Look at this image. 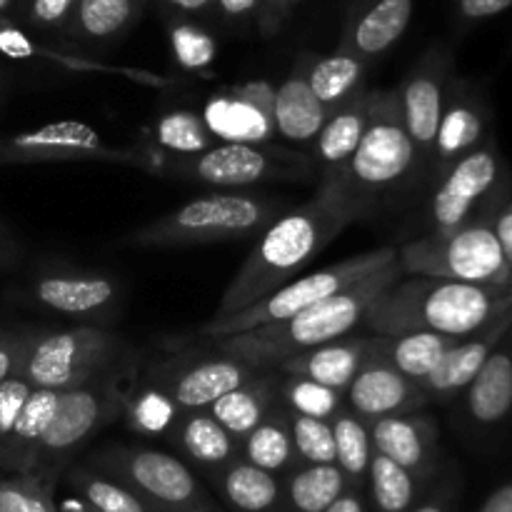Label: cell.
Masks as SVG:
<instances>
[{"label": "cell", "mask_w": 512, "mask_h": 512, "mask_svg": "<svg viewBox=\"0 0 512 512\" xmlns=\"http://www.w3.org/2000/svg\"><path fill=\"white\" fill-rule=\"evenodd\" d=\"M358 218V210L338 190L320 183L308 203L285 210L258 235L213 318H230L288 285L303 265L323 253Z\"/></svg>", "instance_id": "cell-1"}, {"label": "cell", "mask_w": 512, "mask_h": 512, "mask_svg": "<svg viewBox=\"0 0 512 512\" xmlns=\"http://www.w3.org/2000/svg\"><path fill=\"white\" fill-rule=\"evenodd\" d=\"M512 308L510 288L455 283L440 278L398 280L385 290L363 323L375 335H395L408 330L463 340L488 328Z\"/></svg>", "instance_id": "cell-2"}, {"label": "cell", "mask_w": 512, "mask_h": 512, "mask_svg": "<svg viewBox=\"0 0 512 512\" xmlns=\"http://www.w3.org/2000/svg\"><path fill=\"white\" fill-rule=\"evenodd\" d=\"M400 278H405L398 260L388 268L368 275L360 283L350 285L343 293L303 310L295 318L283 323L265 325V328L248 330V333L230 335V338L213 340V348L220 353L238 358L253 368H278L280 363L293 355L305 353L318 345L333 343V340L348 338L358 325H363L365 313L370 305L393 288Z\"/></svg>", "instance_id": "cell-3"}, {"label": "cell", "mask_w": 512, "mask_h": 512, "mask_svg": "<svg viewBox=\"0 0 512 512\" xmlns=\"http://www.w3.org/2000/svg\"><path fill=\"white\" fill-rule=\"evenodd\" d=\"M420 168L423 163L400 113L398 90H375L358 150L340 173L320 183L338 190L363 218L380 200L408 185Z\"/></svg>", "instance_id": "cell-4"}, {"label": "cell", "mask_w": 512, "mask_h": 512, "mask_svg": "<svg viewBox=\"0 0 512 512\" xmlns=\"http://www.w3.org/2000/svg\"><path fill=\"white\" fill-rule=\"evenodd\" d=\"M285 213L280 198L245 190L198 195L120 240L125 248H193L260 235Z\"/></svg>", "instance_id": "cell-5"}, {"label": "cell", "mask_w": 512, "mask_h": 512, "mask_svg": "<svg viewBox=\"0 0 512 512\" xmlns=\"http://www.w3.org/2000/svg\"><path fill=\"white\" fill-rule=\"evenodd\" d=\"M128 343L100 325L68 330H30L18 378L30 388L70 390L133 363Z\"/></svg>", "instance_id": "cell-6"}, {"label": "cell", "mask_w": 512, "mask_h": 512, "mask_svg": "<svg viewBox=\"0 0 512 512\" xmlns=\"http://www.w3.org/2000/svg\"><path fill=\"white\" fill-rule=\"evenodd\" d=\"M135 363L138 360L103 375V378L63 390L58 413L45 433L38 463L30 475H38L45 483L58 485L65 470L73 465L75 455L93 440V435H98L105 425L115 423L123 415L130 385L138 378Z\"/></svg>", "instance_id": "cell-7"}, {"label": "cell", "mask_w": 512, "mask_h": 512, "mask_svg": "<svg viewBox=\"0 0 512 512\" xmlns=\"http://www.w3.org/2000/svg\"><path fill=\"white\" fill-rule=\"evenodd\" d=\"M500 208L480 215L453 233L423 235L405 243L398 250L403 275L512 290L508 265L495 235V215Z\"/></svg>", "instance_id": "cell-8"}, {"label": "cell", "mask_w": 512, "mask_h": 512, "mask_svg": "<svg viewBox=\"0 0 512 512\" xmlns=\"http://www.w3.org/2000/svg\"><path fill=\"white\" fill-rule=\"evenodd\" d=\"M398 260V250L395 248H378L370 253L353 255L340 263L325 265V268L315 270V273L303 275L298 280H290L273 295L263 298L260 303L250 305V308L240 310V313L230 315V318H210L198 335L208 343L213 340L230 338V335L248 333V330L265 328V325L283 323V320L295 318L303 310L313 308V305L323 303V300L333 298V295L343 293L350 285L360 283L368 275L378 273V270L388 268L390 263Z\"/></svg>", "instance_id": "cell-9"}, {"label": "cell", "mask_w": 512, "mask_h": 512, "mask_svg": "<svg viewBox=\"0 0 512 512\" xmlns=\"http://www.w3.org/2000/svg\"><path fill=\"white\" fill-rule=\"evenodd\" d=\"M85 465L133 490L153 512H225L193 470L163 450L105 445Z\"/></svg>", "instance_id": "cell-10"}, {"label": "cell", "mask_w": 512, "mask_h": 512, "mask_svg": "<svg viewBox=\"0 0 512 512\" xmlns=\"http://www.w3.org/2000/svg\"><path fill=\"white\" fill-rule=\"evenodd\" d=\"M512 180L498 143L490 135L480 148L450 165L438 178L425 208L428 235L453 233L510 198Z\"/></svg>", "instance_id": "cell-11"}, {"label": "cell", "mask_w": 512, "mask_h": 512, "mask_svg": "<svg viewBox=\"0 0 512 512\" xmlns=\"http://www.w3.org/2000/svg\"><path fill=\"white\" fill-rule=\"evenodd\" d=\"M125 163L155 170V155L138 148H110L103 135L80 120H55L43 128L0 138V165Z\"/></svg>", "instance_id": "cell-12"}, {"label": "cell", "mask_w": 512, "mask_h": 512, "mask_svg": "<svg viewBox=\"0 0 512 512\" xmlns=\"http://www.w3.org/2000/svg\"><path fill=\"white\" fill-rule=\"evenodd\" d=\"M308 160L285 150L250 143H215L213 148L190 158H168L158 173L195 180L213 188H245L265 180H300L310 170Z\"/></svg>", "instance_id": "cell-13"}, {"label": "cell", "mask_w": 512, "mask_h": 512, "mask_svg": "<svg viewBox=\"0 0 512 512\" xmlns=\"http://www.w3.org/2000/svg\"><path fill=\"white\" fill-rule=\"evenodd\" d=\"M265 368H253L238 358L210 348V353L170 355V358L155 360L140 380L163 390L183 413L188 410H205L223 398L230 390L240 388Z\"/></svg>", "instance_id": "cell-14"}, {"label": "cell", "mask_w": 512, "mask_h": 512, "mask_svg": "<svg viewBox=\"0 0 512 512\" xmlns=\"http://www.w3.org/2000/svg\"><path fill=\"white\" fill-rule=\"evenodd\" d=\"M30 303L78 325L113 320L123 295L113 275L93 270H53L30 283Z\"/></svg>", "instance_id": "cell-15"}, {"label": "cell", "mask_w": 512, "mask_h": 512, "mask_svg": "<svg viewBox=\"0 0 512 512\" xmlns=\"http://www.w3.org/2000/svg\"><path fill=\"white\" fill-rule=\"evenodd\" d=\"M445 98H448V60L438 53L425 55L398 88L405 130L418 150L423 168H430L433 163V145Z\"/></svg>", "instance_id": "cell-16"}, {"label": "cell", "mask_w": 512, "mask_h": 512, "mask_svg": "<svg viewBox=\"0 0 512 512\" xmlns=\"http://www.w3.org/2000/svg\"><path fill=\"white\" fill-rule=\"evenodd\" d=\"M428 403L430 400L423 385L405 378L403 373L390 368L383 360L373 358V350H370V358L365 360L360 373L345 390V408L353 410L368 425L383 418H393V415L415 413Z\"/></svg>", "instance_id": "cell-17"}, {"label": "cell", "mask_w": 512, "mask_h": 512, "mask_svg": "<svg viewBox=\"0 0 512 512\" xmlns=\"http://www.w3.org/2000/svg\"><path fill=\"white\" fill-rule=\"evenodd\" d=\"M275 88L268 83H248L230 93L213 95L205 105V125L218 143H268L275 135Z\"/></svg>", "instance_id": "cell-18"}, {"label": "cell", "mask_w": 512, "mask_h": 512, "mask_svg": "<svg viewBox=\"0 0 512 512\" xmlns=\"http://www.w3.org/2000/svg\"><path fill=\"white\" fill-rule=\"evenodd\" d=\"M373 450L418 478L430 480L438 463V425L423 410L393 415L370 425Z\"/></svg>", "instance_id": "cell-19"}, {"label": "cell", "mask_w": 512, "mask_h": 512, "mask_svg": "<svg viewBox=\"0 0 512 512\" xmlns=\"http://www.w3.org/2000/svg\"><path fill=\"white\" fill-rule=\"evenodd\" d=\"M488 125L490 113L483 98L470 93L465 85H450L443 115H440L438 135H435L433 163H430L435 178H440L450 165L458 163L470 150L480 148L490 138Z\"/></svg>", "instance_id": "cell-20"}, {"label": "cell", "mask_w": 512, "mask_h": 512, "mask_svg": "<svg viewBox=\"0 0 512 512\" xmlns=\"http://www.w3.org/2000/svg\"><path fill=\"white\" fill-rule=\"evenodd\" d=\"M512 328V308L505 315H500L498 320L483 328L480 333L470 335V338L458 340L453 348L445 353V358L440 360L438 368L423 380V390L428 395V400H453L458 395H463V390L473 383L475 375L480 373V368L485 365V360L490 358L495 348H498L500 340L510 333Z\"/></svg>", "instance_id": "cell-21"}, {"label": "cell", "mask_w": 512, "mask_h": 512, "mask_svg": "<svg viewBox=\"0 0 512 512\" xmlns=\"http://www.w3.org/2000/svg\"><path fill=\"white\" fill-rule=\"evenodd\" d=\"M370 350H373V333L348 335V338L333 340V343L318 345V348L293 355L275 370H280L288 378L313 380V383L325 385V388L345 393L365 365V360L370 358Z\"/></svg>", "instance_id": "cell-22"}, {"label": "cell", "mask_w": 512, "mask_h": 512, "mask_svg": "<svg viewBox=\"0 0 512 512\" xmlns=\"http://www.w3.org/2000/svg\"><path fill=\"white\" fill-rule=\"evenodd\" d=\"M463 408L470 425L490 430L503 425L512 413V340L505 335L490 353L473 383L463 390Z\"/></svg>", "instance_id": "cell-23"}, {"label": "cell", "mask_w": 512, "mask_h": 512, "mask_svg": "<svg viewBox=\"0 0 512 512\" xmlns=\"http://www.w3.org/2000/svg\"><path fill=\"white\" fill-rule=\"evenodd\" d=\"M60 398H63V390L33 388L23 410L15 418L13 428L0 443V470L5 475L33 473L40 445H43L45 433H48L55 413H58Z\"/></svg>", "instance_id": "cell-24"}, {"label": "cell", "mask_w": 512, "mask_h": 512, "mask_svg": "<svg viewBox=\"0 0 512 512\" xmlns=\"http://www.w3.org/2000/svg\"><path fill=\"white\" fill-rule=\"evenodd\" d=\"M375 90H360L353 98L345 100L340 108L328 113V120L313 140V168L323 173V178H333L343 170V165L353 158L368 128L370 105ZM320 178V180H323Z\"/></svg>", "instance_id": "cell-25"}, {"label": "cell", "mask_w": 512, "mask_h": 512, "mask_svg": "<svg viewBox=\"0 0 512 512\" xmlns=\"http://www.w3.org/2000/svg\"><path fill=\"white\" fill-rule=\"evenodd\" d=\"M275 133L288 143H313L328 120V110L315 98L308 83V60H300L293 73L278 85L273 95Z\"/></svg>", "instance_id": "cell-26"}, {"label": "cell", "mask_w": 512, "mask_h": 512, "mask_svg": "<svg viewBox=\"0 0 512 512\" xmlns=\"http://www.w3.org/2000/svg\"><path fill=\"white\" fill-rule=\"evenodd\" d=\"M168 440L208 478L240 460V440H235L208 410L183 413Z\"/></svg>", "instance_id": "cell-27"}, {"label": "cell", "mask_w": 512, "mask_h": 512, "mask_svg": "<svg viewBox=\"0 0 512 512\" xmlns=\"http://www.w3.org/2000/svg\"><path fill=\"white\" fill-rule=\"evenodd\" d=\"M410 18H413V0H375L348 25L340 48L353 53L363 63H370L403 38Z\"/></svg>", "instance_id": "cell-28"}, {"label": "cell", "mask_w": 512, "mask_h": 512, "mask_svg": "<svg viewBox=\"0 0 512 512\" xmlns=\"http://www.w3.org/2000/svg\"><path fill=\"white\" fill-rule=\"evenodd\" d=\"M280 380L283 373L275 368H265L255 375L253 380H248L240 388L230 390L223 398L215 400L208 410L235 440L243 443L245 435L270 413L275 403H278L280 393Z\"/></svg>", "instance_id": "cell-29"}, {"label": "cell", "mask_w": 512, "mask_h": 512, "mask_svg": "<svg viewBox=\"0 0 512 512\" xmlns=\"http://www.w3.org/2000/svg\"><path fill=\"white\" fill-rule=\"evenodd\" d=\"M458 340L445 338V335L423 333V330H408V333L395 335H375L373 333V358L383 360L390 368L403 373L405 378L423 383L430 373L440 365Z\"/></svg>", "instance_id": "cell-30"}, {"label": "cell", "mask_w": 512, "mask_h": 512, "mask_svg": "<svg viewBox=\"0 0 512 512\" xmlns=\"http://www.w3.org/2000/svg\"><path fill=\"white\" fill-rule=\"evenodd\" d=\"M210 483L230 512H280L283 478L253 468L245 460H235L220 473L210 475Z\"/></svg>", "instance_id": "cell-31"}, {"label": "cell", "mask_w": 512, "mask_h": 512, "mask_svg": "<svg viewBox=\"0 0 512 512\" xmlns=\"http://www.w3.org/2000/svg\"><path fill=\"white\" fill-rule=\"evenodd\" d=\"M240 460L270 475H278V478H283L288 470L295 468V448L288 423V410L280 405V400L245 435L243 443H240Z\"/></svg>", "instance_id": "cell-32"}, {"label": "cell", "mask_w": 512, "mask_h": 512, "mask_svg": "<svg viewBox=\"0 0 512 512\" xmlns=\"http://www.w3.org/2000/svg\"><path fill=\"white\" fill-rule=\"evenodd\" d=\"M345 490L338 465H298L283 475L280 512H325Z\"/></svg>", "instance_id": "cell-33"}, {"label": "cell", "mask_w": 512, "mask_h": 512, "mask_svg": "<svg viewBox=\"0 0 512 512\" xmlns=\"http://www.w3.org/2000/svg\"><path fill=\"white\" fill-rule=\"evenodd\" d=\"M365 68H368V63L340 48L333 55L308 60V83L315 98L323 103V108L333 113L345 100L363 90Z\"/></svg>", "instance_id": "cell-34"}, {"label": "cell", "mask_w": 512, "mask_h": 512, "mask_svg": "<svg viewBox=\"0 0 512 512\" xmlns=\"http://www.w3.org/2000/svg\"><path fill=\"white\" fill-rule=\"evenodd\" d=\"M430 480L418 478L410 470L400 468L393 460L373 453L365 490L375 512H410L425 498Z\"/></svg>", "instance_id": "cell-35"}, {"label": "cell", "mask_w": 512, "mask_h": 512, "mask_svg": "<svg viewBox=\"0 0 512 512\" xmlns=\"http://www.w3.org/2000/svg\"><path fill=\"white\" fill-rule=\"evenodd\" d=\"M335 440V465L343 473L348 490L365 493L368 483L370 460H373V440H370V425L360 420L353 410L343 408L333 420Z\"/></svg>", "instance_id": "cell-36"}, {"label": "cell", "mask_w": 512, "mask_h": 512, "mask_svg": "<svg viewBox=\"0 0 512 512\" xmlns=\"http://www.w3.org/2000/svg\"><path fill=\"white\" fill-rule=\"evenodd\" d=\"M120 418L128 423V428L135 435H143V438H170L178 420L183 418V410L163 390L135 378V383L128 390Z\"/></svg>", "instance_id": "cell-37"}, {"label": "cell", "mask_w": 512, "mask_h": 512, "mask_svg": "<svg viewBox=\"0 0 512 512\" xmlns=\"http://www.w3.org/2000/svg\"><path fill=\"white\" fill-rule=\"evenodd\" d=\"M65 480L95 512H153L133 490L88 465H70Z\"/></svg>", "instance_id": "cell-38"}, {"label": "cell", "mask_w": 512, "mask_h": 512, "mask_svg": "<svg viewBox=\"0 0 512 512\" xmlns=\"http://www.w3.org/2000/svg\"><path fill=\"white\" fill-rule=\"evenodd\" d=\"M153 143L168 153V158H190L210 150L218 140L210 135L203 115L195 110H170L155 123Z\"/></svg>", "instance_id": "cell-39"}, {"label": "cell", "mask_w": 512, "mask_h": 512, "mask_svg": "<svg viewBox=\"0 0 512 512\" xmlns=\"http://www.w3.org/2000/svg\"><path fill=\"white\" fill-rule=\"evenodd\" d=\"M278 400L290 413L328 420V423L345 408V393H340V390L325 388L313 380L288 378V375H283V380H280Z\"/></svg>", "instance_id": "cell-40"}, {"label": "cell", "mask_w": 512, "mask_h": 512, "mask_svg": "<svg viewBox=\"0 0 512 512\" xmlns=\"http://www.w3.org/2000/svg\"><path fill=\"white\" fill-rule=\"evenodd\" d=\"M135 15L133 0H78L75 20L85 38L108 40L123 33Z\"/></svg>", "instance_id": "cell-41"}, {"label": "cell", "mask_w": 512, "mask_h": 512, "mask_svg": "<svg viewBox=\"0 0 512 512\" xmlns=\"http://www.w3.org/2000/svg\"><path fill=\"white\" fill-rule=\"evenodd\" d=\"M290 433H293L295 468L298 465H335L333 425L328 420L305 418L288 410Z\"/></svg>", "instance_id": "cell-42"}, {"label": "cell", "mask_w": 512, "mask_h": 512, "mask_svg": "<svg viewBox=\"0 0 512 512\" xmlns=\"http://www.w3.org/2000/svg\"><path fill=\"white\" fill-rule=\"evenodd\" d=\"M0 512H58L55 485L38 475H5L0 478Z\"/></svg>", "instance_id": "cell-43"}, {"label": "cell", "mask_w": 512, "mask_h": 512, "mask_svg": "<svg viewBox=\"0 0 512 512\" xmlns=\"http://www.w3.org/2000/svg\"><path fill=\"white\" fill-rule=\"evenodd\" d=\"M170 43H173L175 60L185 70H203L210 65L218 53V45L205 30L195 25H178L170 30Z\"/></svg>", "instance_id": "cell-44"}, {"label": "cell", "mask_w": 512, "mask_h": 512, "mask_svg": "<svg viewBox=\"0 0 512 512\" xmlns=\"http://www.w3.org/2000/svg\"><path fill=\"white\" fill-rule=\"evenodd\" d=\"M30 393H33V388H30L23 378H18V375H15V378H8L5 383H0V443H3L5 435L10 433V428H13L15 418H18V413L23 410Z\"/></svg>", "instance_id": "cell-45"}, {"label": "cell", "mask_w": 512, "mask_h": 512, "mask_svg": "<svg viewBox=\"0 0 512 512\" xmlns=\"http://www.w3.org/2000/svg\"><path fill=\"white\" fill-rule=\"evenodd\" d=\"M30 330H5L0 333V383L15 378L20 368V358L28 345Z\"/></svg>", "instance_id": "cell-46"}, {"label": "cell", "mask_w": 512, "mask_h": 512, "mask_svg": "<svg viewBox=\"0 0 512 512\" xmlns=\"http://www.w3.org/2000/svg\"><path fill=\"white\" fill-rule=\"evenodd\" d=\"M75 3L78 0H33V5H30V20L35 25H43V28L60 25L68 18Z\"/></svg>", "instance_id": "cell-47"}, {"label": "cell", "mask_w": 512, "mask_h": 512, "mask_svg": "<svg viewBox=\"0 0 512 512\" xmlns=\"http://www.w3.org/2000/svg\"><path fill=\"white\" fill-rule=\"evenodd\" d=\"M0 53L13 60H28L33 55V40L23 30L0 23Z\"/></svg>", "instance_id": "cell-48"}, {"label": "cell", "mask_w": 512, "mask_h": 512, "mask_svg": "<svg viewBox=\"0 0 512 512\" xmlns=\"http://www.w3.org/2000/svg\"><path fill=\"white\" fill-rule=\"evenodd\" d=\"M455 500H458V490L453 483H443L438 490L425 495L418 505L410 512H455Z\"/></svg>", "instance_id": "cell-49"}, {"label": "cell", "mask_w": 512, "mask_h": 512, "mask_svg": "<svg viewBox=\"0 0 512 512\" xmlns=\"http://www.w3.org/2000/svg\"><path fill=\"white\" fill-rule=\"evenodd\" d=\"M495 235H498L500 250H503L505 265H508V273L512 280V198L503 203V208L495 215Z\"/></svg>", "instance_id": "cell-50"}, {"label": "cell", "mask_w": 512, "mask_h": 512, "mask_svg": "<svg viewBox=\"0 0 512 512\" xmlns=\"http://www.w3.org/2000/svg\"><path fill=\"white\" fill-rule=\"evenodd\" d=\"M510 5L512 0H460V13L470 20H483L503 13Z\"/></svg>", "instance_id": "cell-51"}, {"label": "cell", "mask_w": 512, "mask_h": 512, "mask_svg": "<svg viewBox=\"0 0 512 512\" xmlns=\"http://www.w3.org/2000/svg\"><path fill=\"white\" fill-rule=\"evenodd\" d=\"M478 512H512V480L495 488Z\"/></svg>", "instance_id": "cell-52"}, {"label": "cell", "mask_w": 512, "mask_h": 512, "mask_svg": "<svg viewBox=\"0 0 512 512\" xmlns=\"http://www.w3.org/2000/svg\"><path fill=\"white\" fill-rule=\"evenodd\" d=\"M325 512H365V493L358 490H345Z\"/></svg>", "instance_id": "cell-53"}, {"label": "cell", "mask_w": 512, "mask_h": 512, "mask_svg": "<svg viewBox=\"0 0 512 512\" xmlns=\"http://www.w3.org/2000/svg\"><path fill=\"white\" fill-rule=\"evenodd\" d=\"M218 3L228 15H233V18H243V15H250L255 8H258L260 0H218Z\"/></svg>", "instance_id": "cell-54"}, {"label": "cell", "mask_w": 512, "mask_h": 512, "mask_svg": "<svg viewBox=\"0 0 512 512\" xmlns=\"http://www.w3.org/2000/svg\"><path fill=\"white\" fill-rule=\"evenodd\" d=\"M58 512H95V510L90 508L83 498H78V495H70V498H65L63 503H58Z\"/></svg>", "instance_id": "cell-55"}, {"label": "cell", "mask_w": 512, "mask_h": 512, "mask_svg": "<svg viewBox=\"0 0 512 512\" xmlns=\"http://www.w3.org/2000/svg\"><path fill=\"white\" fill-rule=\"evenodd\" d=\"M170 3H173L175 8L185 10V13H198V10L208 8L210 0H170Z\"/></svg>", "instance_id": "cell-56"}, {"label": "cell", "mask_w": 512, "mask_h": 512, "mask_svg": "<svg viewBox=\"0 0 512 512\" xmlns=\"http://www.w3.org/2000/svg\"><path fill=\"white\" fill-rule=\"evenodd\" d=\"M275 3H283V5H290V3H298V0H275Z\"/></svg>", "instance_id": "cell-57"}, {"label": "cell", "mask_w": 512, "mask_h": 512, "mask_svg": "<svg viewBox=\"0 0 512 512\" xmlns=\"http://www.w3.org/2000/svg\"><path fill=\"white\" fill-rule=\"evenodd\" d=\"M5 3H8V0H0V10H3V8H5Z\"/></svg>", "instance_id": "cell-58"}, {"label": "cell", "mask_w": 512, "mask_h": 512, "mask_svg": "<svg viewBox=\"0 0 512 512\" xmlns=\"http://www.w3.org/2000/svg\"><path fill=\"white\" fill-rule=\"evenodd\" d=\"M508 335H510V340H512V328H510V333H508Z\"/></svg>", "instance_id": "cell-59"}]
</instances>
